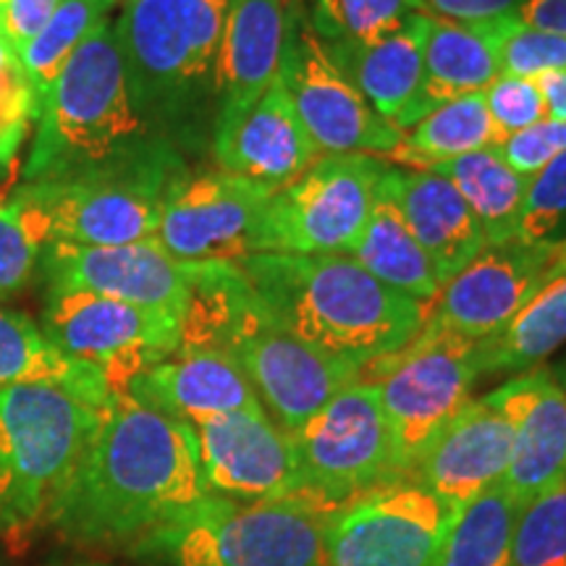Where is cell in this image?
<instances>
[{
  "mask_svg": "<svg viewBox=\"0 0 566 566\" xmlns=\"http://www.w3.org/2000/svg\"><path fill=\"white\" fill-rule=\"evenodd\" d=\"M556 252H558V258H566V239H564V242H562V244H558V247H556Z\"/></svg>",
  "mask_w": 566,
  "mask_h": 566,
  "instance_id": "7dc6e473",
  "label": "cell"
},
{
  "mask_svg": "<svg viewBox=\"0 0 566 566\" xmlns=\"http://www.w3.org/2000/svg\"><path fill=\"white\" fill-rule=\"evenodd\" d=\"M229 9L231 0H129L116 17L134 108L181 158L212 147Z\"/></svg>",
  "mask_w": 566,
  "mask_h": 566,
  "instance_id": "3957f363",
  "label": "cell"
},
{
  "mask_svg": "<svg viewBox=\"0 0 566 566\" xmlns=\"http://www.w3.org/2000/svg\"><path fill=\"white\" fill-rule=\"evenodd\" d=\"M55 386L105 409L113 399L108 378L87 363L63 354L40 323L0 304V388Z\"/></svg>",
  "mask_w": 566,
  "mask_h": 566,
  "instance_id": "484cf974",
  "label": "cell"
},
{
  "mask_svg": "<svg viewBox=\"0 0 566 566\" xmlns=\"http://www.w3.org/2000/svg\"><path fill=\"white\" fill-rule=\"evenodd\" d=\"M118 6H122V0H63L53 17L48 19V24L38 32V38L19 53L21 66H24L34 95H38V113L40 103L45 101V95L51 92L76 48L105 19L113 17Z\"/></svg>",
  "mask_w": 566,
  "mask_h": 566,
  "instance_id": "d6a6232c",
  "label": "cell"
},
{
  "mask_svg": "<svg viewBox=\"0 0 566 566\" xmlns=\"http://www.w3.org/2000/svg\"><path fill=\"white\" fill-rule=\"evenodd\" d=\"M3 6H6V0H0V21H3Z\"/></svg>",
  "mask_w": 566,
  "mask_h": 566,
  "instance_id": "c3c4849f",
  "label": "cell"
},
{
  "mask_svg": "<svg viewBox=\"0 0 566 566\" xmlns=\"http://www.w3.org/2000/svg\"><path fill=\"white\" fill-rule=\"evenodd\" d=\"M454 184L462 195L472 218L483 231L485 244H504L516 239L522 200H525L527 179L509 168L504 158L493 150L462 155V158L436 163L424 168Z\"/></svg>",
  "mask_w": 566,
  "mask_h": 566,
  "instance_id": "f546056e",
  "label": "cell"
},
{
  "mask_svg": "<svg viewBox=\"0 0 566 566\" xmlns=\"http://www.w3.org/2000/svg\"><path fill=\"white\" fill-rule=\"evenodd\" d=\"M380 189L399 208L441 283L454 279L485 247L483 231L462 195L443 176L386 163Z\"/></svg>",
  "mask_w": 566,
  "mask_h": 566,
  "instance_id": "cb8c5ba5",
  "label": "cell"
},
{
  "mask_svg": "<svg viewBox=\"0 0 566 566\" xmlns=\"http://www.w3.org/2000/svg\"><path fill=\"white\" fill-rule=\"evenodd\" d=\"M556 260V247L522 244L516 239L485 244L470 265L443 283L428 307V323L470 342H485L514 321Z\"/></svg>",
  "mask_w": 566,
  "mask_h": 566,
  "instance_id": "ac0fdd59",
  "label": "cell"
},
{
  "mask_svg": "<svg viewBox=\"0 0 566 566\" xmlns=\"http://www.w3.org/2000/svg\"><path fill=\"white\" fill-rule=\"evenodd\" d=\"M205 488L231 501L304 495L289 433L265 409H244L192 424Z\"/></svg>",
  "mask_w": 566,
  "mask_h": 566,
  "instance_id": "e0dca14e",
  "label": "cell"
},
{
  "mask_svg": "<svg viewBox=\"0 0 566 566\" xmlns=\"http://www.w3.org/2000/svg\"><path fill=\"white\" fill-rule=\"evenodd\" d=\"M237 265L294 336L359 373L412 342L428 317L424 304L373 279L349 254L254 252Z\"/></svg>",
  "mask_w": 566,
  "mask_h": 566,
  "instance_id": "7a4b0ae2",
  "label": "cell"
},
{
  "mask_svg": "<svg viewBox=\"0 0 566 566\" xmlns=\"http://www.w3.org/2000/svg\"><path fill=\"white\" fill-rule=\"evenodd\" d=\"M551 373H554L556 384H558V386H562V391H564V399H566V359H562V363H558V365H554V367H551Z\"/></svg>",
  "mask_w": 566,
  "mask_h": 566,
  "instance_id": "bcb514c9",
  "label": "cell"
},
{
  "mask_svg": "<svg viewBox=\"0 0 566 566\" xmlns=\"http://www.w3.org/2000/svg\"><path fill=\"white\" fill-rule=\"evenodd\" d=\"M457 509L396 478L328 514L325 566H438Z\"/></svg>",
  "mask_w": 566,
  "mask_h": 566,
  "instance_id": "7c38bea8",
  "label": "cell"
},
{
  "mask_svg": "<svg viewBox=\"0 0 566 566\" xmlns=\"http://www.w3.org/2000/svg\"><path fill=\"white\" fill-rule=\"evenodd\" d=\"M103 412L66 388H0V535L48 520Z\"/></svg>",
  "mask_w": 566,
  "mask_h": 566,
  "instance_id": "8992f818",
  "label": "cell"
},
{
  "mask_svg": "<svg viewBox=\"0 0 566 566\" xmlns=\"http://www.w3.org/2000/svg\"><path fill=\"white\" fill-rule=\"evenodd\" d=\"M171 150L147 132L126 80L116 17L76 48L40 103L21 181H59Z\"/></svg>",
  "mask_w": 566,
  "mask_h": 566,
  "instance_id": "5b68a950",
  "label": "cell"
},
{
  "mask_svg": "<svg viewBox=\"0 0 566 566\" xmlns=\"http://www.w3.org/2000/svg\"><path fill=\"white\" fill-rule=\"evenodd\" d=\"M63 0H6L0 32L13 51L21 53L48 24Z\"/></svg>",
  "mask_w": 566,
  "mask_h": 566,
  "instance_id": "b9f144b4",
  "label": "cell"
},
{
  "mask_svg": "<svg viewBox=\"0 0 566 566\" xmlns=\"http://www.w3.org/2000/svg\"><path fill=\"white\" fill-rule=\"evenodd\" d=\"M483 101L504 139L548 118L546 97L537 87V80H527V76L499 74L483 90Z\"/></svg>",
  "mask_w": 566,
  "mask_h": 566,
  "instance_id": "ab89813d",
  "label": "cell"
},
{
  "mask_svg": "<svg viewBox=\"0 0 566 566\" xmlns=\"http://www.w3.org/2000/svg\"><path fill=\"white\" fill-rule=\"evenodd\" d=\"M525 3L527 0H424L430 13L464 24H488V21L516 17Z\"/></svg>",
  "mask_w": 566,
  "mask_h": 566,
  "instance_id": "7bdbcfd3",
  "label": "cell"
},
{
  "mask_svg": "<svg viewBox=\"0 0 566 566\" xmlns=\"http://www.w3.org/2000/svg\"><path fill=\"white\" fill-rule=\"evenodd\" d=\"M543 97H546L548 118L566 122V71L564 74H548L537 80Z\"/></svg>",
  "mask_w": 566,
  "mask_h": 566,
  "instance_id": "f6af8a7d",
  "label": "cell"
},
{
  "mask_svg": "<svg viewBox=\"0 0 566 566\" xmlns=\"http://www.w3.org/2000/svg\"><path fill=\"white\" fill-rule=\"evenodd\" d=\"M566 239V153L527 179L516 242L558 247Z\"/></svg>",
  "mask_w": 566,
  "mask_h": 566,
  "instance_id": "f35d334b",
  "label": "cell"
},
{
  "mask_svg": "<svg viewBox=\"0 0 566 566\" xmlns=\"http://www.w3.org/2000/svg\"><path fill=\"white\" fill-rule=\"evenodd\" d=\"M491 396L514 428L504 488L520 506L566 480V399L551 367L512 375Z\"/></svg>",
  "mask_w": 566,
  "mask_h": 566,
  "instance_id": "44dd1931",
  "label": "cell"
},
{
  "mask_svg": "<svg viewBox=\"0 0 566 566\" xmlns=\"http://www.w3.org/2000/svg\"><path fill=\"white\" fill-rule=\"evenodd\" d=\"M504 142V134L495 129L491 113L485 108L483 92L457 97L438 105L420 118L412 129L405 132L399 147L388 155V160L399 163L401 168H424L462 158V155L493 150Z\"/></svg>",
  "mask_w": 566,
  "mask_h": 566,
  "instance_id": "4dcf8cb0",
  "label": "cell"
},
{
  "mask_svg": "<svg viewBox=\"0 0 566 566\" xmlns=\"http://www.w3.org/2000/svg\"><path fill=\"white\" fill-rule=\"evenodd\" d=\"M495 153L504 158L509 168H514L516 174L530 179L541 168H546L551 160L566 153V122L543 118V122L506 137L495 147Z\"/></svg>",
  "mask_w": 566,
  "mask_h": 566,
  "instance_id": "60d3db41",
  "label": "cell"
},
{
  "mask_svg": "<svg viewBox=\"0 0 566 566\" xmlns=\"http://www.w3.org/2000/svg\"><path fill=\"white\" fill-rule=\"evenodd\" d=\"M384 168L386 160L370 155H321L271 195L254 252L352 254L370 218Z\"/></svg>",
  "mask_w": 566,
  "mask_h": 566,
  "instance_id": "30bf717a",
  "label": "cell"
},
{
  "mask_svg": "<svg viewBox=\"0 0 566 566\" xmlns=\"http://www.w3.org/2000/svg\"><path fill=\"white\" fill-rule=\"evenodd\" d=\"M273 189L223 168L184 171L163 202L155 242L181 263H233L254 252Z\"/></svg>",
  "mask_w": 566,
  "mask_h": 566,
  "instance_id": "9a60e30c",
  "label": "cell"
},
{
  "mask_svg": "<svg viewBox=\"0 0 566 566\" xmlns=\"http://www.w3.org/2000/svg\"><path fill=\"white\" fill-rule=\"evenodd\" d=\"M126 391L142 405L187 424L244 409H263L250 378L229 352L184 336L179 349L132 378Z\"/></svg>",
  "mask_w": 566,
  "mask_h": 566,
  "instance_id": "ffe728a7",
  "label": "cell"
},
{
  "mask_svg": "<svg viewBox=\"0 0 566 566\" xmlns=\"http://www.w3.org/2000/svg\"><path fill=\"white\" fill-rule=\"evenodd\" d=\"M40 275L45 289L87 292L139 307L187 315L195 289V263H181L155 242L118 247L48 244Z\"/></svg>",
  "mask_w": 566,
  "mask_h": 566,
  "instance_id": "2e32d148",
  "label": "cell"
},
{
  "mask_svg": "<svg viewBox=\"0 0 566 566\" xmlns=\"http://www.w3.org/2000/svg\"><path fill=\"white\" fill-rule=\"evenodd\" d=\"M430 13H417L396 30L373 40L325 42L331 61L370 108L399 132L420 122L422 45Z\"/></svg>",
  "mask_w": 566,
  "mask_h": 566,
  "instance_id": "603a6c76",
  "label": "cell"
},
{
  "mask_svg": "<svg viewBox=\"0 0 566 566\" xmlns=\"http://www.w3.org/2000/svg\"><path fill=\"white\" fill-rule=\"evenodd\" d=\"M286 17L289 0H231L218 59L216 132L237 122L275 82Z\"/></svg>",
  "mask_w": 566,
  "mask_h": 566,
  "instance_id": "d4e9b609",
  "label": "cell"
},
{
  "mask_svg": "<svg viewBox=\"0 0 566 566\" xmlns=\"http://www.w3.org/2000/svg\"><path fill=\"white\" fill-rule=\"evenodd\" d=\"M40 328L63 354L97 367L113 394L179 349L184 336L171 313L63 289H45Z\"/></svg>",
  "mask_w": 566,
  "mask_h": 566,
  "instance_id": "5bb4252c",
  "label": "cell"
},
{
  "mask_svg": "<svg viewBox=\"0 0 566 566\" xmlns=\"http://www.w3.org/2000/svg\"><path fill=\"white\" fill-rule=\"evenodd\" d=\"M289 438L304 495L328 509L399 478L378 386L367 380L342 388Z\"/></svg>",
  "mask_w": 566,
  "mask_h": 566,
  "instance_id": "8fae6325",
  "label": "cell"
},
{
  "mask_svg": "<svg viewBox=\"0 0 566 566\" xmlns=\"http://www.w3.org/2000/svg\"><path fill=\"white\" fill-rule=\"evenodd\" d=\"M520 509L504 483L475 495L457 512L438 566H512Z\"/></svg>",
  "mask_w": 566,
  "mask_h": 566,
  "instance_id": "1f68e13d",
  "label": "cell"
},
{
  "mask_svg": "<svg viewBox=\"0 0 566 566\" xmlns=\"http://www.w3.org/2000/svg\"><path fill=\"white\" fill-rule=\"evenodd\" d=\"M566 344V258H558L546 281L504 331L478 344L483 375H520L541 367Z\"/></svg>",
  "mask_w": 566,
  "mask_h": 566,
  "instance_id": "4316f807",
  "label": "cell"
},
{
  "mask_svg": "<svg viewBox=\"0 0 566 566\" xmlns=\"http://www.w3.org/2000/svg\"><path fill=\"white\" fill-rule=\"evenodd\" d=\"M279 80L321 155H370L386 160L405 137V132L370 108L363 92L331 61L300 0H289Z\"/></svg>",
  "mask_w": 566,
  "mask_h": 566,
  "instance_id": "4fadbf2b",
  "label": "cell"
},
{
  "mask_svg": "<svg viewBox=\"0 0 566 566\" xmlns=\"http://www.w3.org/2000/svg\"><path fill=\"white\" fill-rule=\"evenodd\" d=\"M76 566H108V564H76Z\"/></svg>",
  "mask_w": 566,
  "mask_h": 566,
  "instance_id": "681fc988",
  "label": "cell"
},
{
  "mask_svg": "<svg viewBox=\"0 0 566 566\" xmlns=\"http://www.w3.org/2000/svg\"><path fill=\"white\" fill-rule=\"evenodd\" d=\"M48 244L45 212L30 184L19 181L9 195L0 197V302L30 286L40 273Z\"/></svg>",
  "mask_w": 566,
  "mask_h": 566,
  "instance_id": "836d02e7",
  "label": "cell"
},
{
  "mask_svg": "<svg viewBox=\"0 0 566 566\" xmlns=\"http://www.w3.org/2000/svg\"><path fill=\"white\" fill-rule=\"evenodd\" d=\"M184 171L179 153L160 150L105 171L24 184L45 212L51 244L118 247L153 242L168 189Z\"/></svg>",
  "mask_w": 566,
  "mask_h": 566,
  "instance_id": "9c48e42d",
  "label": "cell"
},
{
  "mask_svg": "<svg viewBox=\"0 0 566 566\" xmlns=\"http://www.w3.org/2000/svg\"><path fill=\"white\" fill-rule=\"evenodd\" d=\"M38 124V95L19 53L0 32V176L17 166Z\"/></svg>",
  "mask_w": 566,
  "mask_h": 566,
  "instance_id": "74e56055",
  "label": "cell"
},
{
  "mask_svg": "<svg viewBox=\"0 0 566 566\" xmlns=\"http://www.w3.org/2000/svg\"><path fill=\"white\" fill-rule=\"evenodd\" d=\"M495 76L499 61L480 24L430 13L422 45L420 118L438 105L483 92Z\"/></svg>",
  "mask_w": 566,
  "mask_h": 566,
  "instance_id": "83f0119b",
  "label": "cell"
},
{
  "mask_svg": "<svg viewBox=\"0 0 566 566\" xmlns=\"http://www.w3.org/2000/svg\"><path fill=\"white\" fill-rule=\"evenodd\" d=\"M514 428L491 394L470 399L417 462L412 478L457 512L488 488L504 483Z\"/></svg>",
  "mask_w": 566,
  "mask_h": 566,
  "instance_id": "d6986e66",
  "label": "cell"
},
{
  "mask_svg": "<svg viewBox=\"0 0 566 566\" xmlns=\"http://www.w3.org/2000/svg\"><path fill=\"white\" fill-rule=\"evenodd\" d=\"M349 258L357 260L373 279L386 283L394 292L409 296V300L424 304V307H430L443 289L433 263L417 244L391 197L380 189V181L370 218H367L363 237H359Z\"/></svg>",
  "mask_w": 566,
  "mask_h": 566,
  "instance_id": "f1b7e54d",
  "label": "cell"
},
{
  "mask_svg": "<svg viewBox=\"0 0 566 566\" xmlns=\"http://www.w3.org/2000/svg\"><path fill=\"white\" fill-rule=\"evenodd\" d=\"M331 512L310 495L231 501L208 493L142 551L171 566H325Z\"/></svg>",
  "mask_w": 566,
  "mask_h": 566,
  "instance_id": "52a82bcc",
  "label": "cell"
},
{
  "mask_svg": "<svg viewBox=\"0 0 566 566\" xmlns=\"http://www.w3.org/2000/svg\"><path fill=\"white\" fill-rule=\"evenodd\" d=\"M205 495L192 424L122 391L105 407L48 522L82 546H142Z\"/></svg>",
  "mask_w": 566,
  "mask_h": 566,
  "instance_id": "6da1fadb",
  "label": "cell"
},
{
  "mask_svg": "<svg viewBox=\"0 0 566 566\" xmlns=\"http://www.w3.org/2000/svg\"><path fill=\"white\" fill-rule=\"evenodd\" d=\"M122 3H129V0H122Z\"/></svg>",
  "mask_w": 566,
  "mask_h": 566,
  "instance_id": "f907efd6",
  "label": "cell"
},
{
  "mask_svg": "<svg viewBox=\"0 0 566 566\" xmlns=\"http://www.w3.org/2000/svg\"><path fill=\"white\" fill-rule=\"evenodd\" d=\"M417 13H430L424 0H313L307 19L317 38L336 42L380 38Z\"/></svg>",
  "mask_w": 566,
  "mask_h": 566,
  "instance_id": "e575fe53",
  "label": "cell"
},
{
  "mask_svg": "<svg viewBox=\"0 0 566 566\" xmlns=\"http://www.w3.org/2000/svg\"><path fill=\"white\" fill-rule=\"evenodd\" d=\"M210 150L218 168L263 184L273 192L321 158L279 76L250 111L216 132Z\"/></svg>",
  "mask_w": 566,
  "mask_h": 566,
  "instance_id": "7402d4cb",
  "label": "cell"
},
{
  "mask_svg": "<svg viewBox=\"0 0 566 566\" xmlns=\"http://www.w3.org/2000/svg\"><path fill=\"white\" fill-rule=\"evenodd\" d=\"M184 338L210 342L229 352L283 433H294L325 401L359 380V370L325 357L271 315L237 260L195 263Z\"/></svg>",
  "mask_w": 566,
  "mask_h": 566,
  "instance_id": "277c9868",
  "label": "cell"
},
{
  "mask_svg": "<svg viewBox=\"0 0 566 566\" xmlns=\"http://www.w3.org/2000/svg\"><path fill=\"white\" fill-rule=\"evenodd\" d=\"M378 386L380 405L391 430L396 475H412L424 451L472 399L480 380L478 342L428 323L412 342L391 357L359 373Z\"/></svg>",
  "mask_w": 566,
  "mask_h": 566,
  "instance_id": "ba28073f",
  "label": "cell"
},
{
  "mask_svg": "<svg viewBox=\"0 0 566 566\" xmlns=\"http://www.w3.org/2000/svg\"><path fill=\"white\" fill-rule=\"evenodd\" d=\"M514 19L533 27V30L564 34L566 38V0H527L516 11Z\"/></svg>",
  "mask_w": 566,
  "mask_h": 566,
  "instance_id": "ee69618b",
  "label": "cell"
},
{
  "mask_svg": "<svg viewBox=\"0 0 566 566\" xmlns=\"http://www.w3.org/2000/svg\"><path fill=\"white\" fill-rule=\"evenodd\" d=\"M480 30L491 40L495 61H499V74L541 80V76L566 71L564 34L533 30L514 17L488 21V24H480Z\"/></svg>",
  "mask_w": 566,
  "mask_h": 566,
  "instance_id": "d590c367",
  "label": "cell"
},
{
  "mask_svg": "<svg viewBox=\"0 0 566 566\" xmlns=\"http://www.w3.org/2000/svg\"><path fill=\"white\" fill-rule=\"evenodd\" d=\"M512 566H566V480L520 509Z\"/></svg>",
  "mask_w": 566,
  "mask_h": 566,
  "instance_id": "8d00e7d4",
  "label": "cell"
}]
</instances>
